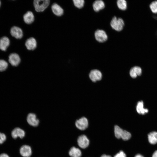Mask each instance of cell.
Listing matches in <instances>:
<instances>
[{"mask_svg": "<svg viewBox=\"0 0 157 157\" xmlns=\"http://www.w3.org/2000/svg\"><path fill=\"white\" fill-rule=\"evenodd\" d=\"M151 11L154 14H157V1L152 2L149 5Z\"/></svg>", "mask_w": 157, "mask_h": 157, "instance_id": "25", "label": "cell"}, {"mask_svg": "<svg viewBox=\"0 0 157 157\" xmlns=\"http://www.w3.org/2000/svg\"><path fill=\"white\" fill-rule=\"evenodd\" d=\"M117 4L118 7L122 10H126L127 8V3L125 0H118L117 1Z\"/></svg>", "mask_w": 157, "mask_h": 157, "instance_id": "22", "label": "cell"}, {"mask_svg": "<svg viewBox=\"0 0 157 157\" xmlns=\"http://www.w3.org/2000/svg\"><path fill=\"white\" fill-rule=\"evenodd\" d=\"M77 143L80 147L83 149H85L89 145V141L85 135H82L78 138Z\"/></svg>", "mask_w": 157, "mask_h": 157, "instance_id": "10", "label": "cell"}, {"mask_svg": "<svg viewBox=\"0 0 157 157\" xmlns=\"http://www.w3.org/2000/svg\"><path fill=\"white\" fill-rule=\"evenodd\" d=\"M101 157H112L110 156L103 154L102 155Z\"/></svg>", "mask_w": 157, "mask_h": 157, "instance_id": "31", "label": "cell"}, {"mask_svg": "<svg viewBox=\"0 0 157 157\" xmlns=\"http://www.w3.org/2000/svg\"><path fill=\"white\" fill-rule=\"evenodd\" d=\"M73 1L74 6L78 8H82L85 3L83 0H74Z\"/></svg>", "mask_w": 157, "mask_h": 157, "instance_id": "24", "label": "cell"}, {"mask_svg": "<svg viewBox=\"0 0 157 157\" xmlns=\"http://www.w3.org/2000/svg\"><path fill=\"white\" fill-rule=\"evenodd\" d=\"M90 79L93 82L100 80L101 79L102 74L101 72L97 69L92 70L89 74Z\"/></svg>", "mask_w": 157, "mask_h": 157, "instance_id": "11", "label": "cell"}, {"mask_svg": "<svg viewBox=\"0 0 157 157\" xmlns=\"http://www.w3.org/2000/svg\"><path fill=\"white\" fill-rule=\"evenodd\" d=\"M25 133L24 131L19 128H16L12 131L11 135L14 139L19 137L21 138H23L25 136Z\"/></svg>", "mask_w": 157, "mask_h": 157, "instance_id": "15", "label": "cell"}, {"mask_svg": "<svg viewBox=\"0 0 157 157\" xmlns=\"http://www.w3.org/2000/svg\"><path fill=\"white\" fill-rule=\"evenodd\" d=\"M1 1H0V7L1 6Z\"/></svg>", "mask_w": 157, "mask_h": 157, "instance_id": "32", "label": "cell"}, {"mask_svg": "<svg viewBox=\"0 0 157 157\" xmlns=\"http://www.w3.org/2000/svg\"><path fill=\"white\" fill-rule=\"evenodd\" d=\"M53 13L57 16H61L64 14L63 9L58 4L54 3L51 7Z\"/></svg>", "mask_w": 157, "mask_h": 157, "instance_id": "12", "label": "cell"}, {"mask_svg": "<svg viewBox=\"0 0 157 157\" xmlns=\"http://www.w3.org/2000/svg\"><path fill=\"white\" fill-rule=\"evenodd\" d=\"M148 140L152 144H155L157 143V132L155 131L149 133L148 135Z\"/></svg>", "mask_w": 157, "mask_h": 157, "instance_id": "20", "label": "cell"}, {"mask_svg": "<svg viewBox=\"0 0 157 157\" xmlns=\"http://www.w3.org/2000/svg\"><path fill=\"white\" fill-rule=\"evenodd\" d=\"M10 44V41L7 37L4 36L0 39V49L3 51L6 50Z\"/></svg>", "mask_w": 157, "mask_h": 157, "instance_id": "16", "label": "cell"}, {"mask_svg": "<svg viewBox=\"0 0 157 157\" xmlns=\"http://www.w3.org/2000/svg\"><path fill=\"white\" fill-rule=\"evenodd\" d=\"M0 157H9V156L6 154L3 153L0 155Z\"/></svg>", "mask_w": 157, "mask_h": 157, "instance_id": "28", "label": "cell"}, {"mask_svg": "<svg viewBox=\"0 0 157 157\" xmlns=\"http://www.w3.org/2000/svg\"><path fill=\"white\" fill-rule=\"evenodd\" d=\"M75 125L78 129L84 130L87 129L88 126V121L87 119L85 117H82L75 122Z\"/></svg>", "mask_w": 157, "mask_h": 157, "instance_id": "7", "label": "cell"}, {"mask_svg": "<svg viewBox=\"0 0 157 157\" xmlns=\"http://www.w3.org/2000/svg\"><path fill=\"white\" fill-rule=\"evenodd\" d=\"M37 42L33 37H31L27 39L25 42V46L29 50H33L37 47Z\"/></svg>", "mask_w": 157, "mask_h": 157, "instance_id": "9", "label": "cell"}, {"mask_svg": "<svg viewBox=\"0 0 157 157\" xmlns=\"http://www.w3.org/2000/svg\"><path fill=\"white\" fill-rule=\"evenodd\" d=\"M49 0H34L33 5L35 10L38 12L44 11L49 5Z\"/></svg>", "mask_w": 157, "mask_h": 157, "instance_id": "1", "label": "cell"}, {"mask_svg": "<svg viewBox=\"0 0 157 157\" xmlns=\"http://www.w3.org/2000/svg\"><path fill=\"white\" fill-rule=\"evenodd\" d=\"M142 72V69L140 67L135 66L131 69L130 71V75L131 77L134 78L140 75Z\"/></svg>", "mask_w": 157, "mask_h": 157, "instance_id": "17", "label": "cell"}, {"mask_svg": "<svg viewBox=\"0 0 157 157\" xmlns=\"http://www.w3.org/2000/svg\"><path fill=\"white\" fill-rule=\"evenodd\" d=\"M10 33L12 36L17 39L22 38L23 35L22 29L17 26L12 27L10 29Z\"/></svg>", "mask_w": 157, "mask_h": 157, "instance_id": "8", "label": "cell"}, {"mask_svg": "<svg viewBox=\"0 0 157 157\" xmlns=\"http://www.w3.org/2000/svg\"><path fill=\"white\" fill-rule=\"evenodd\" d=\"M114 133L116 137L118 138H122L124 140H129L131 137V134L128 131L124 130L119 126L116 125L114 128Z\"/></svg>", "mask_w": 157, "mask_h": 157, "instance_id": "2", "label": "cell"}, {"mask_svg": "<svg viewBox=\"0 0 157 157\" xmlns=\"http://www.w3.org/2000/svg\"><path fill=\"white\" fill-rule=\"evenodd\" d=\"M114 157H126V155L123 151H120L117 153Z\"/></svg>", "mask_w": 157, "mask_h": 157, "instance_id": "27", "label": "cell"}, {"mask_svg": "<svg viewBox=\"0 0 157 157\" xmlns=\"http://www.w3.org/2000/svg\"><path fill=\"white\" fill-rule=\"evenodd\" d=\"M152 157H157V150L155 151L153 153Z\"/></svg>", "mask_w": 157, "mask_h": 157, "instance_id": "29", "label": "cell"}, {"mask_svg": "<svg viewBox=\"0 0 157 157\" xmlns=\"http://www.w3.org/2000/svg\"><path fill=\"white\" fill-rule=\"evenodd\" d=\"M111 27L115 30L120 31L123 28L124 23L123 19L120 18H117L114 17L112 19L110 23Z\"/></svg>", "mask_w": 157, "mask_h": 157, "instance_id": "3", "label": "cell"}, {"mask_svg": "<svg viewBox=\"0 0 157 157\" xmlns=\"http://www.w3.org/2000/svg\"><path fill=\"white\" fill-rule=\"evenodd\" d=\"M69 155L72 157H81V152L78 148L74 147H72L69 152Z\"/></svg>", "mask_w": 157, "mask_h": 157, "instance_id": "21", "label": "cell"}, {"mask_svg": "<svg viewBox=\"0 0 157 157\" xmlns=\"http://www.w3.org/2000/svg\"><path fill=\"white\" fill-rule=\"evenodd\" d=\"M136 110L138 113L141 115H144L148 112L147 109L144 108L143 102L142 101L138 102L136 106Z\"/></svg>", "mask_w": 157, "mask_h": 157, "instance_id": "19", "label": "cell"}, {"mask_svg": "<svg viewBox=\"0 0 157 157\" xmlns=\"http://www.w3.org/2000/svg\"><path fill=\"white\" fill-rule=\"evenodd\" d=\"M8 61L11 65L14 67L18 66L21 62V59L19 55L16 53L10 54L8 57Z\"/></svg>", "mask_w": 157, "mask_h": 157, "instance_id": "5", "label": "cell"}, {"mask_svg": "<svg viewBox=\"0 0 157 157\" xmlns=\"http://www.w3.org/2000/svg\"><path fill=\"white\" fill-rule=\"evenodd\" d=\"M8 63L3 60L0 59V72H3L6 70L8 67Z\"/></svg>", "mask_w": 157, "mask_h": 157, "instance_id": "23", "label": "cell"}, {"mask_svg": "<svg viewBox=\"0 0 157 157\" xmlns=\"http://www.w3.org/2000/svg\"><path fill=\"white\" fill-rule=\"evenodd\" d=\"M105 5L104 1L101 0H97L94 2L92 6L94 10L98 12L104 8Z\"/></svg>", "mask_w": 157, "mask_h": 157, "instance_id": "18", "label": "cell"}, {"mask_svg": "<svg viewBox=\"0 0 157 157\" xmlns=\"http://www.w3.org/2000/svg\"><path fill=\"white\" fill-rule=\"evenodd\" d=\"M20 153L24 157H29L32 154L31 149L28 145H23L20 148Z\"/></svg>", "mask_w": 157, "mask_h": 157, "instance_id": "14", "label": "cell"}, {"mask_svg": "<svg viewBox=\"0 0 157 157\" xmlns=\"http://www.w3.org/2000/svg\"><path fill=\"white\" fill-rule=\"evenodd\" d=\"M135 157H144L141 154H138L135 156Z\"/></svg>", "mask_w": 157, "mask_h": 157, "instance_id": "30", "label": "cell"}, {"mask_svg": "<svg viewBox=\"0 0 157 157\" xmlns=\"http://www.w3.org/2000/svg\"><path fill=\"white\" fill-rule=\"evenodd\" d=\"M26 120L29 124L33 126H37L40 122V120L38 118L37 115L33 112H30L27 114Z\"/></svg>", "mask_w": 157, "mask_h": 157, "instance_id": "4", "label": "cell"}, {"mask_svg": "<svg viewBox=\"0 0 157 157\" xmlns=\"http://www.w3.org/2000/svg\"><path fill=\"white\" fill-rule=\"evenodd\" d=\"M24 22L26 24H29L32 23L34 21L35 17L33 13L28 11L25 13L23 16Z\"/></svg>", "mask_w": 157, "mask_h": 157, "instance_id": "13", "label": "cell"}, {"mask_svg": "<svg viewBox=\"0 0 157 157\" xmlns=\"http://www.w3.org/2000/svg\"><path fill=\"white\" fill-rule=\"evenodd\" d=\"M94 36L97 41L100 42H105L108 39L107 34L102 30L98 29L96 30L94 33Z\"/></svg>", "mask_w": 157, "mask_h": 157, "instance_id": "6", "label": "cell"}, {"mask_svg": "<svg viewBox=\"0 0 157 157\" xmlns=\"http://www.w3.org/2000/svg\"><path fill=\"white\" fill-rule=\"evenodd\" d=\"M6 139V137L5 134L0 132V144H2Z\"/></svg>", "mask_w": 157, "mask_h": 157, "instance_id": "26", "label": "cell"}]
</instances>
